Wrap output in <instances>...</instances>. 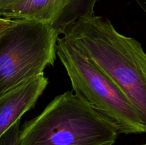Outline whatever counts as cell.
Listing matches in <instances>:
<instances>
[{
  "instance_id": "1",
  "label": "cell",
  "mask_w": 146,
  "mask_h": 145,
  "mask_svg": "<svg viewBox=\"0 0 146 145\" xmlns=\"http://www.w3.org/2000/svg\"><path fill=\"white\" fill-rule=\"evenodd\" d=\"M63 38L122 91L146 123V53L141 43L96 15L78 20Z\"/></svg>"
},
{
  "instance_id": "2",
  "label": "cell",
  "mask_w": 146,
  "mask_h": 145,
  "mask_svg": "<svg viewBox=\"0 0 146 145\" xmlns=\"http://www.w3.org/2000/svg\"><path fill=\"white\" fill-rule=\"evenodd\" d=\"M116 130L72 91L56 97L38 116L26 122L19 145H106Z\"/></svg>"
},
{
  "instance_id": "3",
  "label": "cell",
  "mask_w": 146,
  "mask_h": 145,
  "mask_svg": "<svg viewBox=\"0 0 146 145\" xmlns=\"http://www.w3.org/2000/svg\"><path fill=\"white\" fill-rule=\"evenodd\" d=\"M56 55L66 71L74 94L118 134L145 133V120L128 98L63 37L57 41Z\"/></svg>"
},
{
  "instance_id": "4",
  "label": "cell",
  "mask_w": 146,
  "mask_h": 145,
  "mask_svg": "<svg viewBox=\"0 0 146 145\" xmlns=\"http://www.w3.org/2000/svg\"><path fill=\"white\" fill-rule=\"evenodd\" d=\"M59 35L48 24L17 20L0 36V96L54 65Z\"/></svg>"
},
{
  "instance_id": "5",
  "label": "cell",
  "mask_w": 146,
  "mask_h": 145,
  "mask_svg": "<svg viewBox=\"0 0 146 145\" xmlns=\"http://www.w3.org/2000/svg\"><path fill=\"white\" fill-rule=\"evenodd\" d=\"M100 0H22L0 17L11 20H33L48 24L63 35L84 17L95 15Z\"/></svg>"
},
{
  "instance_id": "6",
  "label": "cell",
  "mask_w": 146,
  "mask_h": 145,
  "mask_svg": "<svg viewBox=\"0 0 146 145\" xmlns=\"http://www.w3.org/2000/svg\"><path fill=\"white\" fill-rule=\"evenodd\" d=\"M48 84L41 74L0 96V136L35 106Z\"/></svg>"
},
{
  "instance_id": "7",
  "label": "cell",
  "mask_w": 146,
  "mask_h": 145,
  "mask_svg": "<svg viewBox=\"0 0 146 145\" xmlns=\"http://www.w3.org/2000/svg\"><path fill=\"white\" fill-rule=\"evenodd\" d=\"M19 131L20 120H18L0 136V145H19Z\"/></svg>"
},
{
  "instance_id": "8",
  "label": "cell",
  "mask_w": 146,
  "mask_h": 145,
  "mask_svg": "<svg viewBox=\"0 0 146 145\" xmlns=\"http://www.w3.org/2000/svg\"><path fill=\"white\" fill-rule=\"evenodd\" d=\"M22 0H0V16L4 11L18 4Z\"/></svg>"
},
{
  "instance_id": "9",
  "label": "cell",
  "mask_w": 146,
  "mask_h": 145,
  "mask_svg": "<svg viewBox=\"0 0 146 145\" xmlns=\"http://www.w3.org/2000/svg\"><path fill=\"white\" fill-rule=\"evenodd\" d=\"M16 21H17V20L7 19V18L0 17V36L2 35L9 28H11L13 25H14Z\"/></svg>"
},
{
  "instance_id": "10",
  "label": "cell",
  "mask_w": 146,
  "mask_h": 145,
  "mask_svg": "<svg viewBox=\"0 0 146 145\" xmlns=\"http://www.w3.org/2000/svg\"><path fill=\"white\" fill-rule=\"evenodd\" d=\"M146 15V0H133Z\"/></svg>"
},
{
  "instance_id": "11",
  "label": "cell",
  "mask_w": 146,
  "mask_h": 145,
  "mask_svg": "<svg viewBox=\"0 0 146 145\" xmlns=\"http://www.w3.org/2000/svg\"><path fill=\"white\" fill-rule=\"evenodd\" d=\"M106 145H113V144H106Z\"/></svg>"
},
{
  "instance_id": "12",
  "label": "cell",
  "mask_w": 146,
  "mask_h": 145,
  "mask_svg": "<svg viewBox=\"0 0 146 145\" xmlns=\"http://www.w3.org/2000/svg\"><path fill=\"white\" fill-rule=\"evenodd\" d=\"M141 145H146V144H141Z\"/></svg>"
}]
</instances>
